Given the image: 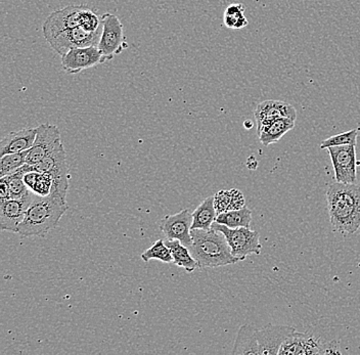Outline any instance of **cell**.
Masks as SVG:
<instances>
[{"mask_svg":"<svg viewBox=\"0 0 360 355\" xmlns=\"http://www.w3.org/2000/svg\"><path fill=\"white\" fill-rule=\"evenodd\" d=\"M330 224L343 235H353L360 228V186L336 183L326 191Z\"/></svg>","mask_w":360,"mask_h":355,"instance_id":"6da1fadb","label":"cell"},{"mask_svg":"<svg viewBox=\"0 0 360 355\" xmlns=\"http://www.w3.org/2000/svg\"><path fill=\"white\" fill-rule=\"evenodd\" d=\"M67 210L65 198L55 194L46 197L34 195L32 203L27 210L17 233L25 238L44 237L58 226Z\"/></svg>","mask_w":360,"mask_h":355,"instance_id":"7a4b0ae2","label":"cell"},{"mask_svg":"<svg viewBox=\"0 0 360 355\" xmlns=\"http://www.w3.org/2000/svg\"><path fill=\"white\" fill-rule=\"evenodd\" d=\"M191 255L199 269L220 267L238 264L240 260L231 253L226 238L215 229H191Z\"/></svg>","mask_w":360,"mask_h":355,"instance_id":"3957f363","label":"cell"},{"mask_svg":"<svg viewBox=\"0 0 360 355\" xmlns=\"http://www.w3.org/2000/svg\"><path fill=\"white\" fill-rule=\"evenodd\" d=\"M341 340L325 325H314L305 333L296 331L281 347L278 355L342 354Z\"/></svg>","mask_w":360,"mask_h":355,"instance_id":"277c9868","label":"cell"},{"mask_svg":"<svg viewBox=\"0 0 360 355\" xmlns=\"http://www.w3.org/2000/svg\"><path fill=\"white\" fill-rule=\"evenodd\" d=\"M211 228L224 235L231 247V253L240 262L246 259L251 254L259 255L262 250L258 231H252L250 228H231L217 222H214Z\"/></svg>","mask_w":360,"mask_h":355,"instance_id":"5b68a950","label":"cell"},{"mask_svg":"<svg viewBox=\"0 0 360 355\" xmlns=\"http://www.w3.org/2000/svg\"><path fill=\"white\" fill-rule=\"evenodd\" d=\"M34 172H47L53 175V183L51 194L67 198L69 190V168L64 145L45 157L44 160L33 165Z\"/></svg>","mask_w":360,"mask_h":355,"instance_id":"8992f818","label":"cell"},{"mask_svg":"<svg viewBox=\"0 0 360 355\" xmlns=\"http://www.w3.org/2000/svg\"><path fill=\"white\" fill-rule=\"evenodd\" d=\"M103 30L98 47L105 62L120 55L127 47L124 37L123 25L117 15L107 13L101 15Z\"/></svg>","mask_w":360,"mask_h":355,"instance_id":"52a82bcc","label":"cell"},{"mask_svg":"<svg viewBox=\"0 0 360 355\" xmlns=\"http://www.w3.org/2000/svg\"><path fill=\"white\" fill-rule=\"evenodd\" d=\"M101 30L98 32H89L82 27L67 29L47 38V42L51 49L62 57L63 55L69 51L70 49H78V47L98 46L100 42Z\"/></svg>","mask_w":360,"mask_h":355,"instance_id":"ba28073f","label":"cell"},{"mask_svg":"<svg viewBox=\"0 0 360 355\" xmlns=\"http://www.w3.org/2000/svg\"><path fill=\"white\" fill-rule=\"evenodd\" d=\"M326 150L332 159L337 183H356V146H337Z\"/></svg>","mask_w":360,"mask_h":355,"instance_id":"9c48e42d","label":"cell"},{"mask_svg":"<svg viewBox=\"0 0 360 355\" xmlns=\"http://www.w3.org/2000/svg\"><path fill=\"white\" fill-rule=\"evenodd\" d=\"M60 129L56 125L41 124L37 127L35 141L27 156L26 164L36 165L56 149L62 147Z\"/></svg>","mask_w":360,"mask_h":355,"instance_id":"30bf717a","label":"cell"},{"mask_svg":"<svg viewBox=\"0 0 360 355\" xmlns=\"http://www.w3.org/2000/svg\"><path fill=\"white\" fill-rule=\"evenodd\" d=\"M105 63L98 46L70 49L62 56V67L70 75H77L83 70L94 68Z\"/></svg>","mask_w":360,"mask_h":355,"instance_id":"8fae6325","label":"cell"},{"mask_svg":"<svg viewBox=\"0 0 360 355\" xmlns=\"http://www.w3.org/2000/svg\"><path fill=\"white\" fill-rule=\"evenodd\" d=\"M85 8V6H68L62 10L51 13L42 26L45 39L67 29L81 26L82 13Z\"/></svg>","mask_w":360,"mask_h":355,"instance_id":"7c38bea8","label":"cell"},{"mask_svg":"<svg viewBox=\"0 0 360 355\" xmlns=\"http://www.w3.org/2000/svg\"><path fill=\"white\" fill-rule=\"evenodd\" d=\"M34 195L35 194L31 191L29 194L20 198V199L1 201L0 203V228H1V231L18 233V228L24 220L27 210L32 203Z\"/></svg>","mask_w":360,"mask_h":355,"instance_id":"4fadbf2b","label":"cell"},{"mask_svg":"<svg viewBox=\"0 0 360 355\" xmlns=\"http://www.w3.org/2000/svg\"><path fill=\"white\" fill-rule=\"evenodd\" d=\"M193 224V213L188 209H184L174 215H167L160 222V229L166 240H177L186 247H190L191 239V231Z\"/></svg>","mask_w":360,"mask_h":355,"instance_id":"5bb4252c","label":"cell"},{"mask_svg":"<svg viewBox=\"0 0 360 355\" xmlns=\"http://www.w3.org/2000/svg\"><path fill=\"white\" fill-rule=\"evenodd\" d=\"M290 325H276L269 323L257 330V339L260 355H278L283 344L296 332Z\"/></svg>","mask_w":360,"mask_h":355,"instance_id":"9a60e30c","label":"cell"},{"mask_svg":"<svg viewBox=\"0 0 360 355\" xmlns=\"http://www.w3.org/2000/svg\"><path fill=\"white\" fill-rule=\"evenodd\" d=\"M254 116L256 119L257 131L267 123L278 120L280 118H290L296 121V109L290 103L283 101L267 100L258 103Z\"/></svg>","mask_w":360,"mask_h":355,"instance_id":"2e32d148","label":"cell"},{"mask_svg":"<svg viewBox=\"0 0 360 355\" xmlns=\"http://www.w3.org/2000/svg\"><path fill=\"white\" fill-rule=\"evenodd\" d=\"M37 128H22L10 132L0 143V158L8 154L30 150L35 141Z\"/></svg>","mask_w":360,"mask_h":355,"instance_id":"e0dca14e","label":"cell"},{"mask_svg":"<svg viewBox=\"0 0 360 355\" xmlns=\"http://www.w3.org/2000/svg\"><path fill=\"white\" fill-rule=\"evenodd\" d=\"M233 355H260L257 329L252 325H244L238 329L231 352Z\"/></svg>","mask_w":360,"mask_h":355,"instance_id":"ac0fdd59","label":"cell"},{"mask_svg":"<svg viewBox=\"0 0 360 355\" xmlns=\"http://www.w3.org/2000/svg\"><path fill=\"white\" fill-rule=\"evenodd\" d=\"M295 123L296 121L290 118H280L267 123L258 130L259 141L265 147L271 143H278L287 132L295 127Z\"/></svg>","mask_w":360,"mask_h":355,"instance_id":"d6986e66","label":"cell"},{"mask_svg":"<svg viewBox=\"0 0 360 355\" xmlns=\"http://www.w3.org/2000/svg\"><path fill=\"white\" fill-rule=\"evenodd\" d=\"M217 215L214 205V195H211L205 199L193 211L191 229H211Z\"/></svg>","mask_w":360,"mask_h":355,"instance_id":"ffe728a7","label":"cell"},{"mask_svg":"<svg viewBox=\"0 0 360 355\" xmlns=\"http://www.w3.org/2000/svg\"><path fill=\"white\" fill-rule=\"evenodd\" d=\"M166 245L172 254L173 264L186 269V273H191L199 267L198 262L191 255L190 248L177 240H166Z\"/></svg>","mask_w":360,"mask_h":355,"instance_id":"44dd1931","label":"cell"},{"mask_svg":"<svg viewBox=\"0 0 360 355\" xmlns=\"http://www.w3.org/2000/svg\"><path fill=\"white\" fill-rule=\"evenodd\" d=\"M252 221V212L247 206L238 210L226 211L220 213L216 218L217 224H224L231 228H250Z\"/></svg>","mask_w":360,"mask_h":355,"instance_id":"7402d4cb","label":"cell"},{"mask_svg":"<svg viewBox=\"0 0 360 355\" xmlns=\"http://www.w3.org/2000/svg\"><path fill=\"white\" fill-rule=\"evenodd\" d=\"M224 25L229 29H243L249 25L242 4H233L225 10Z\"/></svg>","mask_w":360,"mask_h":355,"instance_id":"603a6c76","label":"cell"},{"mask_svg":"<svg viewBox=\"0 0 360 355\" xmlns=\"http://www.w3.org/2000/svg\"><path fill=\"white\" fill-rule=\"evenodd\" d=\"M143 262H148L156 259L165 264H173L172 254L164 240H158L150 248L146 249L141 255Z\"/></svg>","mask_w":360,"mask_h":355,"instance_id":"cb8c5ba5","label":"cell"},{"mask_svg":"<svg viewBox=\"0 0 360 355\" xmlns=\"http://www.w3.org/2000/svg\"><path fill=\"white\" fill-rule=\"evenodd\" d=\"M29 150L15 154H8L0 158V177L6 176L26 164Z\"/></svg>","mask_w":360,"mask_h":355,"instance_id":"d4e9b609","label":"cell"},{"mask_svg":"<svg viewBox=\"0 0 360 355\" xmlns=\"http://www.w3.org/2000/svg\"><path fill=\"white\" fill-rule=\"evenodd\" d=\"M357 138H359V130L352 129L343 134H336V136H330V138L321 141V149L326 150L330 147H337V146L357 145Z\"/></svg>","mask_w":360,"mask_h":355,"instance_id":"484cf974","label":"cell"},{"mask_svg":"<svg viewBox=\"0 0 360 355\" xmlns=\"http://www.w3.org/2000/svg\"><path fill=\"white\" fill-rule=\"evenodd\" d=\"M53 179L51 173L40 172L39 177L34 186L32 192L40 197H46L51 195L53 188Z\"/></svg>","mask_w":360,"mask_h":355,"instance_id":"4316f807","label":"cell"},{"mask_svg":"<svg viewBox=\"0 0 360 355\" xmlns=\"http://www.w3.org/2000/svg\"><path fill=\"white\" fill-rule=\"evenodd\" d=\"M214 205H215L217 214L233 210L231 190L220 191V192L214 195Z\"/></svg>","mask_w":360,"mask_h":355,"instance_id":"83f0119b","label":"cell"},{"mask_svg":"<svg viewBox=\"0 0 360 355\" xmlns=\"http://www.w3.org/2000/svg\"><path fill=\"white\" fill-rule=\"evenodd\" d=\"M40 172H29L25 173L24 183L28 186L29 190L32 191L38 177H39Z\"/></svg>","mask_w":360,"mask_h":355,"instance_id":"f1b7e54d","label":"cell"},{"mask_svg":"<svg viewBox=\"0 0 360 355\" xmlns=\"http://www.w3.org/2000/svg\"><path fill=\"white\" fill-rule=\"evenodd\" d=\"M11 199L10 188H8V184L6 181L0 179V200L1 201H6V200Z\"/></svg>","mask_w":360,"mask_h":355,"instance_id":"f546056e","label":"cell"},{"mask_svg":"<svg viewBox=\"0 0 360 355\" xmlns=\"http://www.w3.org/2000/svg\"><path fill=\"white\" fill-rule=\"evenodd\" d=\"M247 166L250 169H256L257 168V161H256V159H254V157H250L247 161Z\"/></svg>","mask_w":360,"mask_h":355,"instance_id":"4dcf8cb0","label":"cell"},{"mask_svg":"<svg viewBox=\"0 0 360 355\" xmlns=\"http://www.w3.org/2000/svg\"><path fill=\"white\" fill-rule=\"evenodd\" d=\"M245 127L247 128V129H251L252 127H253V123H252V121H246V122L244 123Z\"/></svg>","mask_w":360,"mask_h":355,"instance_id":"1f68e13d","label":"cell"}]
</instances>
